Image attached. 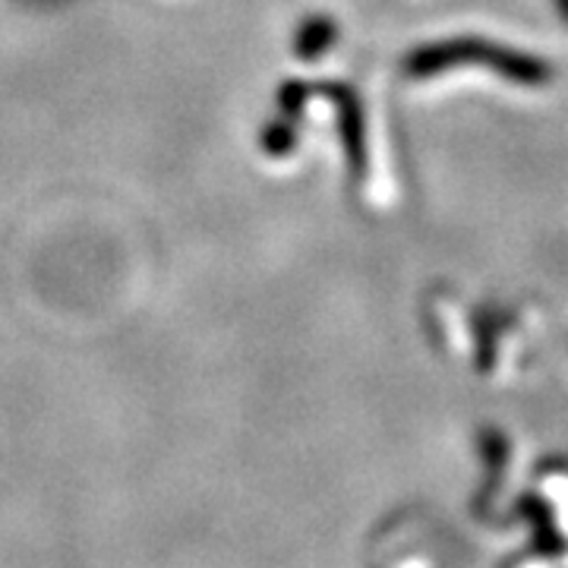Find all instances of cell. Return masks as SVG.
<instances>
[{"instance_id": "obj_1", "label": "cell", "mask_w": 568, "mask_h": 568, "mask_svg": "<svg viewBox=\"0 0 568 568\" xmlns=\"http://www.w3.org/2000/svg\"><path fill=\"white\" fill-rule=\"evenodd\" d=\"M489 63L493 70H499L506 80L518 85H544L549 80V67L530 54L511 51L503 44H489L484 39H452L439 41L433 48H424L420 54L410 58V73L417 77H433L436 70H448L458 63Z\"/></svg>"}, {"instance_id": "obj_2", "label": "cell", "mask_w": 568, "mask_h": 568, "mask_svg": "<svg viewBox=\"0 0 568 568\" xmlns=\"http://www.w3.org/2000/svg\"><path fill=\"white\" fill-rule=\"evenodd\" d=\"M556 7H559V13H562V20L568 22V0H556Z\"/></svg>"}]
</instances>
